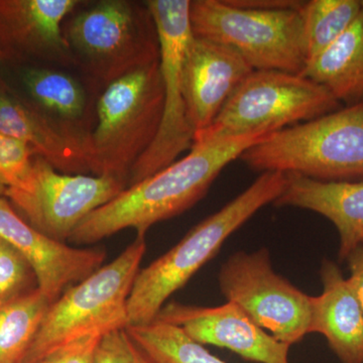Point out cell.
<instances>
[{
    "mask_svg": "<svg viewBox=\"0 0 363 363\" xmlns=\"http://www.w3.org/2000/svg\"><path fill=\"white\" fill-rule=\"evenodd\" d=\"M164 111L160 62L105 87L97 98L91 133L92 175L128 184L136 162L156 140Z\"/></svg>",
    "mask_w": 363,
    "mask_h": 363,
    "instance_id": "obj_6",
    "label": "cell"
},
{
    "mask_svg": "<svg viewBox=\"0 0 363 363\" xmlns=\"http://www.w3.org/2000/svg\"><path fill=\"white\" fill-rule=\"evenodd\" d=\"M231 4L243 9L278 11V9H296L298 11L305 1L295 0H228Z\"/></svg>",
    "mask_w": 363,
    "mask_h": 363,
    "instance_id": "obj_29",
    "label": "cell"
},
{
    "mask_svg": "<svg viewBox=\"0 0 363 363\" xmlns=\"http://www.w3.org/2000/svg\"><path fill=\"white\" fill-rule=\"evenodd\" d=\"M0 131L28 143L61 173L92 175L91 135L59 123L0 76Z\"/></svg>",
    "mask_w": 363,
    "mask_h": 363,
    "instance_id": "obj_15",
    "label": "cell"
},
{
    "mask_svg": "<svg viewBox=\"0 0 363 363\" xmlns=\"http://www.w3.org/2000/svg\"><path fill=\"white\" fill-rule=\"evenodd\" d=\"M303 75L323 85L345 106L363 101V0L357 20L308 63Z\"/></svg>",
    "mask_w": 363,
    "mask_h": 363,
    "instance_id": "obj_20",
    "label": "cell"
},
{
    "mask_svg": "<svg viewBox=\"0 0 363 363\" xmlns=\"http://www.w3.org/2000/svg\"><path fill=\"white\" fill-rule=\"evenodd\" d=\"M362 0H310L301 7L308 63L326 51L357 20ZM308 65V64H307Z\"/></svg>",
    "mask_w": 363,
    "mask_h": 363,
    "instance_id": "obj_22",
    "label": "cell"
},
{
    "mask_svg": "<svg viewBox=\"0 0 363 363\" xmlns=\"http://www.w3.org/2000/svg\"><path fill=\"white\" fill-rule=\"evenodd\" d=\"M81 0H0V50L13 65L73 68L63 26Z\"/></svg>",
    "mask_w": 363,
    "mask_h": 363,
    "instance_id": "obj_12",
    "label": "cell"
},
{
    "mask_svg": "<svg viewBox=\"0 0 363 363\" xmlns=\"http://www.w3.org/2000/svg\"><path fill=\"white\" fill-rule=\"evenodd\" d=\"M345 260L348 262L350 269L348 281L352 286L363 310V245L351 252Z\"/></svg>",
    "mask_w": 363,
    "mask_h": 363,
    "instance_id": "obj_28",
    "label": "cell"
},
{
    "mask_svg": "<svg viewBox=\"0 0 363 363\" xmlns=\"http://www.w3.org/2000/svg\"><path fill=\"white\" fill-rule=\"evenodd\" d=\"M101 335L93 333L74 339L35 363H93L95 350Z\"/></svg>",
    "mask_w": 363,
    "mask_h": 363,
    "instance_id": "obj_27",
    "label": "cell"
},
{
    "mask_svg": "<svg viewBox=\"0 0 363 363\" xmlns=\"http://www.w3.org/2000/svg\"><path fill=\"white\" fill-rule=\"evenodd\" d=\"M13 71V79L1 76L14 90L69 128L92 133L96 123V89L87 81L72 75L66 68L50 66L13 65L4 62Z\"/></svg>",
    "mask_w": 363,
    "mask_h": 363,
    "instance_id": "obj_17",
    "label": "cell"
},
{
    "mask_svg": "<svg viewBox=\"0 0 363 363\" xmlns=\"http://www.w3.org/2000/svg\"><path fill=\"white\" fill-rule=\"evenodd\" d=\"M51 304L37 289L0 309V363L23 362Z\"/></svg>",
    "mask_w": 363,
    "mask_h": 363,
    "instance_id": "obj_21",
    "label": "cell"
},
{
    "mask_svg": "<svg viewBox=\"0 0 363 363\" xmlns=\"http://www.w3.org/2000/svg\"><path fill=\"white\" fill-rule=\"evenodd\" d=\"M4 54H2L1 50H0V64L4 63Z\"/></svg>",
    "mask_w": 363,
    "mask_h": 363,
    "instance_id": "obj_31",
    "label": "cell"
},
{
    "mask_svg": "<svg viewBox=\"0 0 363 363\" xmlns=\"http://www.w3.org/2000/svg\"><path fill=\"white\" fill-rule=\"evenodd\" d=\"M323 291L312 296L309 333L322 334L341 363H363V310L348 279L335 262L324 259Z\"/></svg>",
    "mask_w": 363,
    "mask_h": 363,
    "instance_id": "obj_19",
    "label": "cell"
},
{
    "mask_svg": "<svg viewBox=\"0 0 363 363\" xmlns=\"http://www.w3.org/2000/svg\"><path fill=\"white\" fill-rule=\"evenodd\" d=\"M147 4L159 33L164 111L156 140L136 162L128 186L173 164L185 150H190L195 138L183 89L184 60L192 38L189 21L190 0H149Z\"/></svg>",
    "mask_w": 363,
    "mask_h": 363,
    "instance_id": "obj_9",
    "label": "cell"
},
{
    "mask_svg": "<svg viewBox=\"0 0 363 363\" xmlns=\"http://www.w3.org/2000/svg\"><path fill=\"white\" fill-rule=\"evenodd\" d=\"M81 4L64 23L63 35L73 68L95 89L160 62L159 33L147 1Z\"/></svg>",
    "mask_w": 363,
    "mask_h": 363,
    "instance_id": "obj_3",
    "label": "cell"
},
{
    "mask_svg": "<svg viewBox=\"0 0 363 363\" xmlns=\"http://www.w3.org/2000/svg\"><path fill=\"white\" fill-rule=\"evenodd\" d=\"M252 71L230 48L192 35L184 60L183 89L195 135L213 123L229 97Z\"/></svg>",
    "mask_w": 363,
    "mask_h": 363,
    "instance_id": "obj_16",
    "label": "cell"
},
{
    "mask_svg": "<svg viewBox=\"0 0 363 363\" xmlns=\"http://www.w3.org/2000/svg\"><path fill=\"white\" fill-rule=\"evenodd\" d=\"M240 159L259 173L363 181V101L269 133Z\"/></svg>",
    "mask_w": 363,
    "mask_h": 363,
    "instance_id": "obj_4",
    "label": "cell"
},
{
    "mask_svg": "<svg viewBox=\"0 0 363 363\" xmlns=\"http://www.w3.org/2000/svg\"><path fill=\"white\" fill-rule=\"evenodd\" d=\"M221 293L277 340L292 346L309 333L312 296L272 269L267 248L238 252L221 267Z\"/></svg>",
    "mask_w": 363,
    "mask_h": 363,
    "instance_id": "obj_10",
    "label": "cell"
},
{
    "mask_svg": "<svg viewBox=\"0 0 363 363\" xmlns=\"http://www.w3.org/2000/svg\"><path fill=\"white\" fill-rule=\"evenodd\" d=\"M126 331L155 363H227L175 325L155 320L147 325L128 326Z\"/></svg>",
    "mask_w": 363,
    "mask_h": 363,
    "instance_id": "obj_23",
    "label": "cell"
},
{
    "mask_svg": "<svg viewBox=\"0 0 363 363\" xmlns=\"http://www.w3.org/2000/svg\"><path fill=\"white\" fill-rule=\"evenodd\" d=\"M156 320L180 327L201 345L226 348L248 362L290 363L291 346L277 340L231 302L217 307L169 303Z\"/></svg>",
    "mask_w": 363,
    "mask_h": 363,
    "instance_id": "obj_13",
    "label": "cell"
},
{
    "mask_svg": "<svg viewBox=\"0 0 363 363\" xmlns=\"http://www.w3.org/2000/svg\"><path fill=\"white\" fill-rule=\"evenodd\" d=\"M341 107L330 91L304 75L253 70L229 97L213 123L196 133L195 138L269 135Z\"/></svg>",
    "mask_w": 363,
    "mask_h": 363,
    "instance_id": "obj_8",
    "label": "cell"
},
{
    "mask_svg": "<svg viewBox=\"0 0 363 363\" xmlns=\"http://www.w3.org/2000/svg\"><path fill=\"white\" fill-rule=\"evenodd\" d=\"M93 363L155 362L130 337L126 328H119L100 336Z\"/></svg>",
    "mask_w": 363,
    "mask_h": 363,
    "instance_id": "obj_26",
    "label": "cell"
},
{
    "mask_svg": "<svg viewBox=\"0 0 363 363\" xmlns=\"http://www.w3.org/2000/svg\"><path fill=\"white\" fill-rule=\"evenodd\" d=\"M285 183V174L262 173L247 190L200 222L178 245L140 269L128 298V326L154 322L169 298L213 259L231 234L278 199Z\"/></svg>",
    "mask_w": 363,
    "mask_h": 363,
    "instance_id": "obj_2",
    "label": "cell"
},
{
    "mask_svg": "<svg viewBox=\"0 0 363 363\" xmlns=\"http://www.w3.org/2000/svg\"><path fill=\"white\" fill-rule=\"evenodd\" d=\"M267 135L196 138L188 155L117 197L79 224L70 241L92 245L124 229L145 235L150 227L187 211L207 194L222 169Z\"/></svg>",
    "mask_w": 363,
    "mask_h": 363,
    "instance_id": "obj_1",
    "label": "cell"
},
{
    "mask_svg": "<svg viewBox=\"0 0 363 363\" xmlns=\"http://www.w3.org/2000/svg\"><path fill=\"white\" fill-rule=\"evenodd\" d=\"M37 156L28 143L0 131V184L6 190L23 189Z\"/></svg>",
    "mask_w": 363,
    "mask_h": 363,
    "instance_id": "obj_25",
    "label": "cell"
},
{
    "mask_svg": "<svg viewBox=\"0 0 363 363\" xmlns=\"http://www.w3.org/2000/svg\"><path fill=\"white\" fill-rule=\"evenodd\" d=\"M283 192L272 204L310 210L334 224L339 234V259L363 245V181L324 182L285 174Z\"/></svg>",
    "mask_w": 363,
    "mask_h": 363,
    "instance_id": "obj_18",
    "label": "cell"
},
{
    "mask_svg": "<svg viewBox=\"0 0 363 363\" xmlns=\"http://www.w3.org/2000/svg\"><path fill=\"white\" fill-rule=\"evenodd\" d=\"M189 21L193 37L230 48L253 70L303 75L307 67L300 9L262 11L228 0H193Z\"/></svg>",
    "mask_w": 363,
    "mask_h": 363,
    "instance_id": "obj_7",
    "label": "cell"
},
{
    "mask_svg": "<svg viewBox=\"0 0 363 363\" xmlns=\"http://www.w3.org/2000/svg\"><path fill=\"white\" fill-rule=\"evenodd\" d=\"M145 250V235H136L116 259L67 289L50 306L21 363L39 362L60 346L88 334L126 328L128 298Z\"/></svg>",
    "mask_w": 363,
    "mask_h": 363,
    "instance_id": "obj_5",
    "label": "cell"
},
{
    "mask_svg": "<svg viewBox=\"0 0 363 363\" xmlns=\"http://www.w3.org/2000/svg\"><path fill=\"white\" fill-rule=\"evenodd\" d=\"M128 187L126 182L113 177L61 173L35 156L26 187L6 190L4 196L33 228L65 242L88 215Z\"/></svg>",
    "mask_w": 363,
    "mask_h": 363,
    "instance_id": "obj_11",
    "label": "cell"
},
{
    "mask_svg": "<svg viewBox=\"0 0 363 363\" xmlns=\"http://www.w3.org/2000/svg\"><path fill=\"white\" fill-rule=\"evenodd\" d=\"M6 187H4V186H2L1 184H0V197H2V196L6 195Z\"/></svg>",
    "mask_w": 363,
    "mask_h": 363,
    "instance_id": "obj_30",
    "label": "cell"
},
{
    "mask_svg": "<svg viewBox=\"0 0 363 363\" xmlns=\"http://www.w3.org/2000/svg\"><path fill=\"white\" fill-rule=\"evenodd\" d=\"M37 289L32 267L13 245L0 238V309Z\"/></svg>",
    "mask_w": 363,
    "mask_h": 363,
    "instance_id": "obj_24",
    "label": "cell"
},
{
    "mask_svg": "<svg viewBox=\"0 0 363 363\" xmlns=\"http://www.w3.org/2000/svg\"><path fill=\"white\" fill-rule=\"evenodd\" d=\"M0 238L25 257L35 272L38 289L52 303L100 269L106 259L104 250L69 247L33 228L6 196L0 197Z\"/></svg>",
    "mask_w": 363,
    "mask_h": 363,
    "instance_id": "obj_14",
    "label": "cell"
}]
</instances>
